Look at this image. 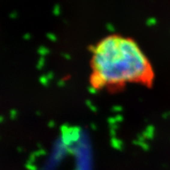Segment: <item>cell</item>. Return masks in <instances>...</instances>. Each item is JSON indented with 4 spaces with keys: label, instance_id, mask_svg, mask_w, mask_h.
<instances>
[{
    "label": "cell",
    "instance_id": "cell-1",
    "mask_svg": "<svg viewBox=\"0 0 170 170\" xmlns=\"http://www.w3.org/2000/svg\"><path fill=\"white\" fill-rule=\"evenodd\" d=\"M89 83L95 90L120 91L127 85L149 84L153 77L148 58L132 38L112 34L94 46Z\"/></svg>",
    "mask_w": 170,
    "mask_h": 170
}]
</instances>
